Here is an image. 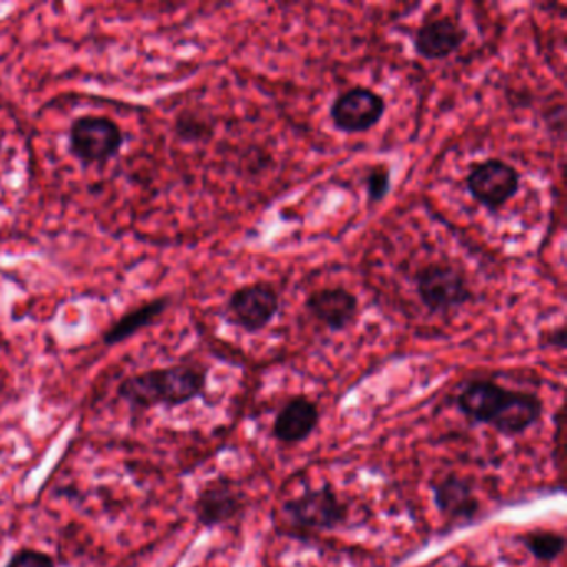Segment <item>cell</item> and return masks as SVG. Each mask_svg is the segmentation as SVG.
<instances>
[{
	"instance_id": "6da1fadb",
	"label": "cell",
	"mask_w": 567,
	"mask_h": 567,
	"mask_svg": "<svg viewBox=\"0 0 567 567\" xmlns=\"http://www.w3.org/2000/svg\"><path fill=\"white\" fill-rule=\"evenodd\" d=\"M456 408L470 423L486 424L506 437L526 433L544 414L537 394L509 390L491 380L467 381L456 396Z\"/></svg>"
},
{
	"instance_id": "7a4b0ae2",
	"label": "cell",
	"mask_w": 567,
	"mask_h": 567,
	"mask_svg": "<svg viewBox=\"0 0 567 567\" xmlns=\"http://www.w3.org/2000/svg\"><path fill=\"white\" fill-rule=\"evenodd\" d=\"M207 390V370L195 364L155 368L128 377L118 386V396L135 410L155 406H182Z\"/></svg>"
},
{
	"instance_id": "3957f363",
	"label": "cell",
	"mask_w": 567,
	"mask_h": 567,
	"mask_svg": "<svg viewBox=\"0 0 567 567\" xmlns=\"http://www.w3.org/2000/svg\"><path fill=\"white\" fill-rule=\"evenodd\" d=\"M413 284L423 307L434 315L453 313L474 300L466 271L450 261L417 268Z\"/></svg>"
},
{
	"instance_id": "277c9868",
	"label": "cell",
	"mask_w": 567,
	"mask_h": 567,
	"mask_svg": "<svg viewBox=\"0 0 567 567\" xmlns=\"http://www.w3.org/2000/svg\"><path fill=\"white\" fill-rule=\"evenodd\" d=\"M284 514L290 526L301 533H324L344 526L350 517V507L327 483L285 501Z\"/></svg>"
},
{
	"instance_id": "5b68a950",
	"label": "cell",
	"mask_w": 567,
	"mask_h": 567,
	"mask_svg": "<svg viewBox=\"0 0 567 567\" xmlns=\"http://www.w3.org/2000/svg\"><path fill=\"white\" fill-rule=\"evenodd\" d=\"M124 144V131L102 115H82L69 128V151L84 167L107 164L121 154Z\"/></svg>"
},
{
	"instance_id": "8992f818",
	"label": "cell",
	"mask_w": 567,
	"mask_h": 567,
	"mask_svg": "<svg viewBox=\"0 0 567 567\" xmlns=\"http://www.w3.org/2000/svg\"><path fill=\"white\" fill-rule=\"evenodd\" d=\"M466 190L477 205L491 214H497L519 194V171L501 158H486L471 165L466 175Z\"/></svg>"
},
{
	"instance_id": "52a82bcc",
	"label": "cell",
	"mask_w": 567,
	"mask_h": 567,
	"mask_svg": "<svg viewBox=\"0 0 567 567\" xmlns=\"http://www.w3.org/2000/svg\"><path fill=\"white\" fill-rule=\"evenodd\" d=\"M280 293L265 281L245 285L238 288L228 298V321L248 334H257L274 323L280 313Z\"/></svg>"
},
{
	"instance_id": "ba28073f",
	"label": "cell",
	"mask_w": 567,
	"mask_h": 567,
	"mask_svg": "<svg viewBox=\"0 0 567 567\" xmlns=\"http://www.w3.org/2000/svg\"><path fill=\"white\" fill-rule=\"evenodd\" d=\"M386 101L373 89L351 87L334 97L330 121L341 134H367L386 115Z\"/></svg>"
},
{
	"instance_id": "9c48e42d",
	"label": "cell",
	"mask_w": 567,
	"mask_h": 567,
	"mask_svg": "<svg viewBox=\"0 0 567 567\" xmlns=\"http://www.w3.org/2000/svg\"><path fill=\"white\" fill-rule=\"evenodd\" d=\"M247 509V493L228 476H218L205 483L195 501V516L208 529L237 523Z\"/></svg>"
},
{
	"instance_id": "30bf717a",
	"label": "cell",
	"mask_w": 567,
	"mask_h": 567,
	"mask_svg": "<svg viewBox=\"0 0 567 567\" xmlns=\"http://www.w3.org/2000/svg\"><path fill=\"white\" fill-rule=\"evenodd\" d=\"M305 308L318 323L334 333L347 331L360 317V301L353 291L343 287H324L311 291Z\"/></svg>"
},
{
	"instance_id": "8fae6325",
	"label": "cell",
	"mask_w": 567,
	"mask_h": 567,
	"mask_svg": "<svg viewBox=\"0 0 567 567\" xmlns=\"http://www.w3.org/2000/svg\"><path fill=\"white\" fill-rule=\"evenodd\" d=\"M467 39V31L453 18H433L420 25L413 35L414 54L424 61H444L456 54Z\"/></svg>"
},
{
	"instance_id": "7c38bea8",
	"label": "cell",
	"mask_w": 567,
	"mask_h": 567,
	"mask_svg": "<svg viewBox=\"0 0 567 567\" xmlns=\"http://www.w3.org/2000/svg\"><path fill=\"white\" fill-rule=\"evenodd\" d=\"M431 489L434 507L450 523H471L480 514L481 503L474 494V483L470 477L450 473L437 480Z\"/></svg>"
},
{
	"instance_id": "4fadbf2b",
	"label": "cell",
	"mask_w": 567,
	"mask_h": 567,
	"mask_svg": "<svg viewBox=\"0 0 567 567\" xmlns=\"http://www.w3.org/2000/svg\"><path fill=\"white\" fill-rule=\"evenodd\" d=\"M320 424V410L310 398H291L278 411L271 426V436L281 444H298L311 436Z\"/></svg>"
},
{
	"instance_id": "5bb4252c",
	"label": "cell",
	"mask_w": 567,
	"mask_h": 567,
	"mask_svg": "<svg viewBox=\"0 0 567 567\" xmlns=\"http://www.w3.org/2000/svg\"><path fill=\"white\" fill-rule=\"evenodd\" d=\"M171 305V297H161L142 305V307L135 308V310L128 311L127 315L118 318V320L105 331L102 341H104L105 347H115V344L124 343L128 338L137 334L138 331L154 324L155 321L168 310Z\"/></svg>"
},
{
	"instance_id": "9a60e30c",
	"label": "cell",
	"mask_w": 567,
	"mask_h": 567,
	"mask_svg": "<svg viewBox=\"0 0 567 567\" xmlns=\"http://www.w3.org/2000/svg\"><path fill=\"white\" fill-rule=\"evenodd\" d=\"M516 540L539 563H553L566 549V537L550 529L526 530L516 536Z\"/></svg>"
},
{
	"instance_id": "2e32d148",
	"label": "cell",
	"mask_w": 567,
	"mask_h": 567,
	"mask_svg": "<svg viewBox=\"0 0 567 567\" xmlns=\"http://www.w3.org/2000/svg\"><path fill=\"white\" fill-rule=\"evenodd\" d=\"M214 124L197 112H184L175 122V134L187 144H204L214 137Z\"/></svg>"
},
{
	"instance_id": "e0dca14e",
	"label": "cell",
	"mask_w": 567,
	"mask_h": 567,
	"mask_svg": "<svg viewBox=\"0 0 567 567\" xmlns=\"http://www.w3.org/2000/svg\"><path fill=\"white\" fill-rule=\"evenodd\" d=\"M370 204H380L391 192V168L386 164L373 165L364 178Z\"/></svg>"
},
{
	"instance_id": "ac0fdd59",
	"label": "cell",
	"mask_w": 567,
	"mask_h": 567,
	"mask_svg": "<svg viewBox=\"0 0 567 567\" xmlns=\"http://www.w3.org/2000/svg\"><path fill=\"white\" fill-rule=\"evenodd\" d=\"M6 567H55L54 560L38 549H21L12 554Z\"/></svg>"
},
{
	"instance_id": "d6986e66",
	"label": "cell",
	"mask_w": 567,
	"mask_h": 567,
	"mask_svg": "<svg viewBox=\"0 0 567 567\" xmlns=\"http://www.w3.org/2000/svg\"><path fill=\"white\" fill-rule=\"evenodd\" d=\"M540 344L544 347L557 348V350H564L566 347V330L564 327L554 328V330L546 331L544 333Z\"/></svg>"
}]
</instances>
